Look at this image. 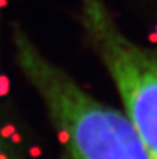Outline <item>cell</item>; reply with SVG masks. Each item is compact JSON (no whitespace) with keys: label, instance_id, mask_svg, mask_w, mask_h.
Masks as SVG:
<instances>
[{"label":"cell","instance_id":"obj_3","mask_svg":"<svg viewBox=\"0 0 157 159\" xmlns=\"http://www.w3.org/2000/svg\"><path fill=\"white\" fill-rule=\"evenodd\" d=\"M15 133V127L11 126V124H8V126H4L2 129V131H0V134H2V137L7 138V137H11V135Z\"/></svg>","mask_w":157,"mask_h":159},{"label":"cell","instance_id":"obj_6","mask_svg":"<svg viewBox=\"0 0 157 159\" xmlns=\"http://www.w3.org/2000/svg\"><path fill=\"white\" fill-rule=\"evenodd\" d=\"M0 159H7V157H6V155H3V154H0Z\"/></svg>","mask_w":157,"mask_h":159},{"label":"cell","instance_id":"obj_2","mask_svg":"<svg viewBox=\"0 0 157 159\" xmlns=\"http://www.w3.org/2000/svg\"><path fill=\"white\" fill-rule=\"evenodd\" d=\"M78 24L149 158L157 159V49L131 38L103 0H79Z\"/></svg>","mask_w":157,"mask_h":159},{"label":"cell","instance_id":"obj_4","mask_svg":"<svg viewBox=\"0 0 157 159\" xmlns=\"http://www.w3.org/2000/svg\"><path fill=\"white\" fill-rule=\"evenodd\" d=\"M40 154H42V151H40V148H38V147H32V148L29 149V155H31L32 158L40 157Z\"/></svg>","mask_w":157,"mask_h":159},{"label":"cell","instance_id":"obj_5","mask_svg":"<svg viewBox=\"0 0 157 159\" xmlns=\"http://www.w3.org/2000/svg\"><path fill=\"white\" fill-rule=\"evenodd\" d=\"M11 140H13V143H14V144H18L19 141H21V135L17 134V133H14V134L11 135Z\"/></svg>","mask_w":157,"mask_h":159},{"label":"cell","instance_id":"obj_1","mask_svg":"<svg viewBox=\"0 0 157 159\" xmlns=\"http://www.w3.org/2000/svg\"><path fill=\"white\" fill-rule=\"evenodd\" d=\"M14 60L47 109L60 159H150L124 112L103 103L14 27Z\"/></svg>","mask_w":157,"mask_h":159}]
</instances>
